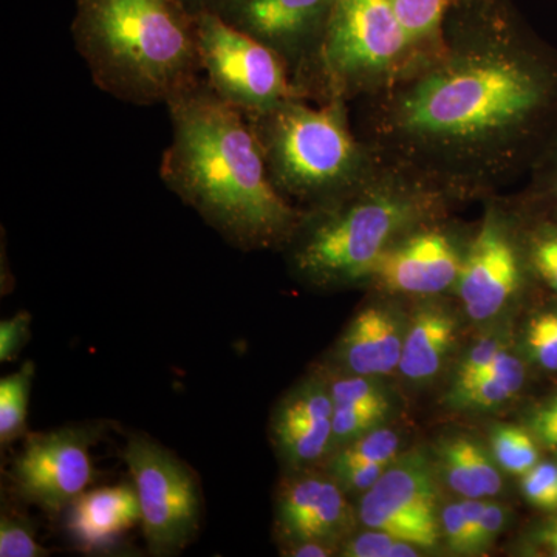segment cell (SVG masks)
<instances>
[{
  "instance_id": "1",
  "label": "cell",
  "mask_w": 557,
  "mask_h": 557,
  "mask_svg": "<svg viewBox=\"0 0 557 557\" xmlns=\"http://www.w3.org/2000/svg\"><path fill=\"white\" fill-rule=\"evenodd\" d=\"M359 137L460 201L527 177L557 129V50L512 0H460L440 50L358 100Z\"/></svg>"
},
{
  "instance_id": "2",
  "label": "cell",
  "mask_w": 557,
  "mask_h": 557,
  "mask_svg": "<svg viewBox=\"0 0 557 557\" xmlns=\"http://www.w3.org/2000/svg\"><path fill=\"white\" fill-rule=\"evenodd\" d=\"M164 106L172 124L160 164L164 185L234 248L287 247L304 209L274 186L247 116L205 76Z\"/></svg>"
},
{
  "instance_id": "3",
  "label": "cell",
  "mask_w": 557,
  "mask_h": 557,
  "mask_svg": "<svg viewBox=\"0 0 557 557\" xmlns=\"http://www.w3.org/2000/svg\"><path fill=\"white\" fill-rule=\"evenodd\" d=\"M457 201L434 180L380 156L354 189L322 207L304 209L284 251L293 273L313 287L368 284L392 245L424 223L446 218Z\"/></svg>"
},
{
  "instance_id": "4",
  "label": "cell",
  "mask_w": 557,
  "mask_h": 557,
  "mask_svg": "<svg viewBox=\"0 0 557 557\" xmlns=\"http://www.w3.org/2000/svg\"><path fill=\"white\" fill-rule=\"evenodd\" d=\"M72 36L95 86L129 104H166L203 78L182 0H76Z\"/></svg>"
},
{
  "instance_id": "5",
  "label": "cell",
  "mask_w": 557,
  "mask_h": 557,
  "mask_svg": "<svg viewBox=\"0 0 557 557\" xmlns=\"http://www.w3.org/2000/svg\"><path fill=\"white\" fill-rule=\"evenodd\" d=\"M348 106L296 97L247 116L274 186L300 209L338 199L379 163L351 124Z\"/></svg>"
},
{
  "instance_id": "6",
  "label": "cell",
  "mask_w": 557,
  "mask_h": 557,
  "mask_svg": "<svg viewBox=\"0 0 557 557\" xmlns=\"http://www.w3.org/2000/svg\"><path fill=\"white\" fill-rule=\"evenodd\" d=\"M420 58L387 0H333L321 46L295 87L309 101L350 104L394 83Z\"/></svg>"
},
{
  "instance_id": "7",
  "label": "cell",
  "mask_w": 557,
  "mask_h": 557,
  "mask_svg": "<svg viewBox=\"0 0 557 557\" xmlns=\"http://www.w3.org/2000/svg\"><path fill=\"white\" fill-rule=\"evenodd\" d=\"M123 458L137 490L150 555H180L200 531L203 494L199 478L177 454L141 432L127 437Z\"/></svg>"
},
{
  "instance_id": "8",
  "label": "cell",
  "mask_w": 557,
  "mask_h": 557,
  "mask_svg": "<svg viewBox=\"0 0 557 557\" xmlns=\"http://www.w3.org/2000/svg\"><path fill=\"white\" fill-rule=\"evenodd\" d=\"M196 20L201 72L223 101L252 116L299 97L287 62L276 51L218 13Z\"/></svg>"
},
{
  "instance_id": "9",
  "label": "cell",
  "mask_w": 557,
  "mask_h": 557,
  "mask_svg": "<svg viewBox=\"0 0 557 557\" xmlns=\"http://www.w3.org/2000/svg\"><path fill=\"white\" fill-rule=\"evenodd\" d=\"M485 212L469 239L456 285L458 298L474 321L500 313L533 274L523 239V215L515 199L486 197Z\"/></svg>"
},
{
  "instance_id": "10",
  "label": "cell",
  "mask_w": 557,
  "mask_h": 557,
  "mask_svg": "<svg viewBox=\"0 0 557 557\" xmlns=\"http://www.w3.org/2000/svg\"><path fill=\"white\" fill-rule=\"evenodd\" d=\"M106 431L104 421H89L28 434L11 465L17 497L50 516L67 511L94 482L91 449Z\"/></svg>"
},
{
  "instance_id": "11",
  "label": "cell",
  "mask_w": 557,
  "mask_h": 557,
  "mask_svg": "<svg viewBox=\"0 0 557 557\" xmlns=\"http://www.w3.org/2000/svg\"><path fill=\"white\" fill-rule=\"evenodd\" d=\"M435 478L437 471L418 450L398 456L379 482L362 493L358 509L362 525L426 552L434 548L442 537Z\"/></svg>"
},
{
  "instance_id": "12",
  "label": "cell",
  "mask_w": 557,
  "mask_h": 557,
  "mask_svg": "<svg viewBox=\"0 0 557 557\" xmlns=\"http://www.w3.org/2000/svg\"><path fill=\"white\" fill-rule=\"evenodd\" d=\"M446 218L413 230L384 252L370 274L373 287L405 296H435L456 289L469 244Z\"/></svg>"
},
{
  "instance_id": "13",
  "label": "cell",
  "mask_w": 557,
  "mask_h": 557,
  "mask_svg": "<svg viewBox=\"0 0 557 557\" xmlns=\"http://www.w3.org/2000/svg\"><path fill=\"white\" fill-rule=\"evenodd\" d=\"M333 0H230L220 16L276 51L293 83L321 46Z\"/></svg>"
},
{
  "instance_id": "14",
  "label": "cell",
  "mask_w": 557,
  "mask_h": 557,
  "mask_svg": "<svg viewBox=\"0 0 557 557\" xmlns=\"http://www.w3.org/2000/svg\"><path fill=\"white\" fill-rule=\"evenodd\" d=\"M282 482L276 498V527L282 541L322 542L341 547L354 530L355 512L346 491L327 471L299 469Z\"/></svg>"
},
{
  "instance_id": "15",
  "label": "cell",
  "mask_w": 557,
  "mask_h": 557,
  "mask_svg": "<svg viewBox=\"0 0 557 557\" xmlns=\"http://www.w3.org/2000/svg\"><path fill=\"white\" fill-rule=\"evenodd\" d=\"M271 440L292 471L325 463L333 449V401L329 380L300 383L278 403L271 418Z\"/></svg>"
},
{
  "instance_id": "16",
  "label": "cell",
  "mask_w": 557,
  "mask_h": 557,
  "mask_svg": "<svg viewBox=\"0 0 557 557\" xmlns=\"http://www.w3.org/2000/svg\"><path fill=\"white\" fill-rule=\"evenodd\" d=\"M67 528L84 552H106L127 531L141 523L134 483L87 490L70 505Z\"/></svg>"
},
{
  "instance_id": "17",
  "label": "cell",
  "mask_w": 557,
  "mask_h": 557,
  "mask_svg": "<svg viewBox=\"0 0 557 557\" xmlns=\"http://www.w3.org/2000/svg\"><path fill=\"white\" fill-rule=\"evenodd\" d=\"M405 336L394 311L366 307L351 319L336 348L341 370L370 379L394 372L401 359Z\"/></svg>"
},
{
  "instance_id": "18",
  "label": "cell",
  "mask_w": 557,
  "mask_h": 557,
  "mask_svg": "<svg viewBox=\"0 0 557 557\" xmlns=\"http://www.w3.org/2000/svg\"><path fill=\"white\" fill-rule=\"evenodd\" d=\"M456 321L442 307L418 311L406 330L398 370L413 383L434 379L456 341Z\"/></svg>"
},
{
  "instance_id": "19",
  "label": "cell",
  "mask_w": 557,
  "mask_h": 557,
  "mask_svg": "<svg viewBox=\"0 0 557 557\" xmlns=\"http://www.w3.org/2000/svg\"><path fill=\"white\" fill-rule=\"evenodd\" d=\"M440 472L454 493L463 498L497 496L502 475L493 454L469 437L446 440L437 450Z\"/></svg>"
},
{
  "instance_id": "20",
  "label": "cell",
  "mask_w": 557,
  "mask_h": 557,
  "mask_svg": "<svg viewBox=\"0 0 557 557\" xmlns=\"http://www.w3.org/2000/svg\"><path fill=\"white\" fill-rule=\"evenodd\" d=\"M525 381L522 361L505 348L496 361L474 380L450 387L449 405L458 409L487 410L505 405L519 394Z\"/></svg>"
},
{
  "instance_id": "21",
  "label": "cell",
  "mask_w": 557,
  "mask_h": 557,
  "mask_svg": "<svg viewBox=\"0 0 557 557\" xmlns=\"http://www.w3.org/2000/svg\"><path fill=\"white\" fill-rule=\"evenodd\" d=\"M421 58L434 54L445 40V21L460 0H387Z\"/></svg>"
},
{
  "instance_id": "22",
  "label": "cell",
  "mask_w": 557,
  "mask_h": 557,
  "mask_svg": "<svg viewBox=\"0 0 557 557\" xmlns=\"http://www.w3.org/2000/svg\"><path fill=\"white\" fill-rule=\"evenodd\" d=\"M527 180L516 203L527 214L557 220V129L531 164Z\"/></svg>"
},
{
  "instance_id": "23",
  "label": "cell",
  "mask_w": 557,
  "mask_h": 557,
  "mask_svg": "<svg viewBox=\"0 0 557 557\" xmlns=\"http://www.w3.org/2000/svg\"><path fill=\"white\" fill-rule=\"evenodd\" d=\"M35 362L27 361L0 380V445L10 446L28 435L27 418L30 406Z\"/></svg>"
},
{
  "instance_id": "24",
  "label": "cell",
  "mask_w": 557,
  "mask_h": 557,
  "mask_svg": "<svg viewBox=\"0 0 557 557\" xmlns=\"http://www.w3.org/2000/svg\"><path fill=\"white\" fill-rule=\"evenodd\" d=\"M399 440L391 429H373L347 445L341 446L325 460L330 475L343 474L350 469L368 465H391L398 457Z\"/></svg>"
},
{
  "instance_id": "25",
  "label": "cell",
  "mask_w": 557,
  "mask_h": 557,
  "mask_svg": "<svg viewBox=\"0 0 557 557\" xmlns=\"http://www.w3.org/2000/svg\"><path fill=\"white\" fill-rule=\"evenodd\" d=\"M522 215L523 239L533 276L557 296V220L536 218L525 211Z\"/></svg>"
},
{
  "instance_id": "26",
  "label": "cell",
  "mask_w": 557,
  "mask_h": 557,
  "mask_svg": "<svg viewBox=\"0 0 557 557\" xmlns=\"http://www.w3.org/2000/svg\"><path fill=\"white\" fill-rule=\"evenodd\" d=\"M491 454L498 467L520 478L541 461L536 437L515 424L494 426L491 432Z\"/></svg>"
},
{
  "instance_id": "27",
  "label": "cell",
  "mask_w": 557,
  "mask_h": 557,
  "mask_svg": "<svg viewBox=\"0 0 557 557\" xmlns=\"http://www.w3.org/2000/svg\"><path fill=\"white\" fill-rule=\"evenodd\" d=\"M333 408L388 410V399L383 388L370 376L338 373L329 381Z\"/></svg>"
},
{
  "instance_id": "28",
  "label": "cell",
  "mask_w": 557,
  "mask_h": 557,
  "mask_svg": "<svg viewBox=\"0 0 557 557\" xmlns=\"http://www.w3.org/2000/svg\"><path fill=\"white\" fill-rule=\"evenodd\" d=\"M50 552L39 544L35 527L24 516L3 509L0 516V557H46Z\"/></svg>"
},
{
  "instance_id": "29",
  "label": "cell",
  "mask_w": 557,
  "mask_h": 557,
  "mask_svg": "<svg viewBox=\"0 0 557 557\" xmlns=\"http://www.w3.org/2000/svg\"><path fill=\"white\" fill-rule=\"evenodd\" d=\"M387 412L388 410L383 409L333 408L332 454L341 446L380 428Z\"/></svg>"
},
{
  "instance_id": "30",
  "label": "cell",
  "mask_w": 557,
  "mask_h": 557,
  "mask_svg": "<svg viewBox=\"0 0 557 557\" xmlns=\"http://www.w3.org/2000/svg\"><path fill=\"white\" fill-rule=\"evenodd\" d=\"M527 346L541 368L557 372V311H544L530 322Z\"/></svg>"
},
{
  "instance_id": "31",
  "label": "cell",
  "mask_w": 557,
  "mask_h": 557,
  "mask_svg": "<svg viewBox=\"0 0 557 557\" xmlns=\"http://www.w3.org/2000/svg\"><path fill=\"white\" fill-rule=\"evenodd\" d=\"M522 493L528 504L542 511L557 512V461H539L522 475Z\"/></svg>"
},
{
  "instance_id": "32",
  "label": "cell",
  "mask_w": 557,
  "mask_h": 557,
  "mask_svg": "<svg viewBox=\"0 0 557 557\" xmlns=\"http://www.w3.org/2000/svg\"><path fill=\"white\" fill-rule=\"evenodd\" d=\"M505 348H507V344H505L504 336L493 335L480 339L458 364L453 387L463 386L468 381L474 380L480 373L485 372Z\"/></svg>"
},
{
  "instance_id": "33",
  "label": "cell",
  "mask_w": 557,
  "mask_h": 557,
  "mask_svg": "<svg viewBox=\"0 0 557 557\" xmlns=\"http://www.w3.org/2000/svg\"><path fill=\"white\" fill-rule=\"evenodd\" d=\"M32 338V314L20 311L13 318L0 322V361L11 362L20 358L21 351Z\"/></svg>"
},
{
  "instance_id": "34",
  "label": "cell",
  "mask_w": 557,
  "mask_h": 557,
  "mask_svg": "<svg viewBox=\"0 0 557 557\" xmlns=\"http://www.w3.org/2000/svg\"><path fill=\"white\" fill-rule=\"evenodd\" d=\"M398 539L384 531L368 528L364 533L347 537L341 544L339 555L346 557H388Z\"/></svg>"
},
{
  "instance_id": "35",
  "label": "cell",
  "mask_w": 557,
  "mask_h": 557,
  "mask_svg": "<svg viewBox=\"0 0 557 557\" xmlns=\"http://www.w3.org/2000/svg\"><path fill=\"white\" fill-rule=\"evenodd\" d=\"M440 530L445 539L446 547L456 556H471L467 522H465L461 502L449 504L440 512Z\"/></svg>"
},
{
  "instance_id": "36",
  "label": "cell",
  "mask_w": 557,
  "mask_h": 557,
  "mask_svg": "<svg viewBox=\"0 0 557 557\" xmlns=\"http://www.w3.org/2000/svg\"><path fill=\"white\" fill-rule=\"evenodd\" d=\"M530 429L542 446L557 454V395L534 410Z\"/></svg>"
},
{
  "instance_id": "37",
  "label": "cell",
  "mask_w": 557,
  "mask_h": 557,
  "mask_svg": "<svg viewBox=\"0 0 557 557\" xmlns=\"http://www.w3.org/2000/svg\"><path fill=\"white\" fill-rule=\"evenodd\" d=\"M507 508L493 504V502H486L485 509H483L482 523H480L478 556L485 555L491 545L500 536L502 531L507 527Z\"/></svg>"
},
{
  "instance_id": "38",
  "label": "cell",
  "mask_w": 557,
  "mask_h": 557,
  "mask_svg": "<svg viewBox=\"0 0 557 557\" xmlns=\"http://www.w3.org/2000/svg\"><path fill=\"white\" fill-rule=\"evenodd\" d=\"M388 465H368V467H359L343 472V474L332 478L339 483L346 493H366L384 474Z\"/></svg>"
},
{
  "instance_id": "39",
  "label": "cell",
  "mask_w": 557,
  "mask_h": 557,
  "mask_svg": "<svg viewBox=\"0 0 557 557\" xmlns=\"http://www.w3.org/2000/svg\"><path fill=\"white\" fill-rule=\"evenodd\" d=\"M531 555L557 557V512L539 523L531 533Z\"/></svg>"
},
{
  "instance_id": "40",
  "label": "cell",
  "mask_w": 557,
  "mask_h": 557,
  "mask_svg": "<svg viewBox=\"0 0 557 557\" xmlns=\"http://www.w3.org/2000/svg\"><path fill=\"white\" fill-rule=\"evenodd\" d=\"M285 555L295 557H329L339 552L338 547L322 542H296L285 545Z\"/></svg>"
},
{
  "instance_id": "41",
  "label": "cell",
  "mask_w": 557,
  "mask_h": 557,
  "mask_svg": "<svg viewBox=\"0 0 557 557\" xmlns=\"http://www.w3.org/2000/svg\"><path fill=\"white\" fill-rule=\"evenodd\" d=\"M228 2L230 0H182L183 5H185L194 16H199V14L203 13L219 14Z\"/></svg>"
}]
</instances>
